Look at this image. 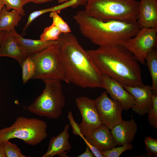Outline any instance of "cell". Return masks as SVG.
<instances>
[{
    "label": "cell",
    "mask_w": 157,
    "mask_h": 157,
    "mask_svg": "<svg viewBox=\"0 0 157 157\" xmlns=\"http://www.w3.org/2000/svg\"><path fill=\"white\" fill-rule=\"evenodd\" d=\"M58 41L64 81L83 88H103V75L76 36L71 33H62Z\"/></svg>",
    "instance_id": "obj_1"
},
{
    "label": "cell",
    "mask_w": 157,
    "mask_h": 157,
    "mask_svg": "<svg viewBox=\"0 0 157 157\" xmlns=\"http://www.w3.org/2000/svg\"><path fill=\"white\" fill-rule=\"evenodd\" d=\"M87 51L102 75L108 76L122 85H144L138 62L133 53L122 45L99 47Z\"/></svg>",
    "instance_id": "obj_2"
},
{
    "label": "cell",
    "mask_w": 157,
    "mask_h": 157,
    "mask_svg": "<svg viewBox=\"0 0 157 157\" xmlns=\"http://www.w3.org/2000/svg\"><path fill=\"white\" fill-rule=\"evenodd\" d=\"M74 19L81 34L99 47L122 45L135 36L140 29L137 22H104L88 15L84 10L77 11Z\"/></svg>",
    "instance_id": "obj_3"
},
{
    "label": "cell",
    "mask_w": 157,
    "mask_h": 157,
    "mask_svg": "<svg viewBox=\"0 0 157 157\" xmlns=\"http://www.w3.org/2000/svg\"><path fill=\"white\" fill-rule=\"evenodd\" d=\"M139 1L136 0H88L84 11L101 21L136 22Z\"/></svg>",
    "instance_id": "obj_4"
},
{
    "label": "cell",
    "mask_w": 157,
    "mask_h": 157,
    "mask_svg": "<svg viewBox=\"0 0 157 157\" xmlns=\"http://www.w3.org/2000/svg\"><path fill=\"white\" fill-rule=\"evenodd\" d=\"M45 86L41 94L27 108L30 113L52 119L58 118L61 115L65 101L61 83L56 79L42 80Z\"/></svg>",
    "instance_id": "obj_5"
},
{
    "label": "cell",
    "mask_w": 157,
    "mask_h": 157,
    "mask_svg": "<svg viewBox=\"0 0 157 157\" xmlns=\"http://www.w3.org/2000/svg\"><path fill=\"white\" fill-rule=\"evenodd\" d=\"M47 123L43 120L19 117L10 126L0 130V143L17 138L27 144L36 145L47 136Z\"/></svg>",
    "instance_id": "obj_6"
},
{
    "label": "cell",
    "mask_w": 157,
    "mask_h": 157,
    "mask_svg": "<svg viewBox=\"0 0 157 157\" xmlns=\"http://www.w3.org/2000/svg\"><path fill=\"white\" fill-rule=\"evenodd\" d=\"M31 57L35 69L32 79L65 81V72L60 58L58 43Z\"/></svg>",
    "instance_id": "obj_7"
},
{
    "label": "cell",
    "mask_w": 157,
    "mask_h": 157,
    "mask_svg": "<svg viewBox=\"0 0 157 157\" xmlns=\"http://www.w3.org/2000/svg\"><path fill=\"white\" fill-rule=\"evenodd\" d=\"M157 28H141L133 37L122 44L133 54L136 60L145 65L149 53L157 47Z\"/></svg>",
    "instance_id": "obj_8"
},
{
    "label": "cell",
    "mask_w": 157,
    "mask_h": 157,
    "mask_svg": "<svg viewBox=\"0 0 157 157\" xmlns=\"http://www.w3.org/2000/svg\"><path fill=\"white\" fill-rule=\"evenodd\" d=\"M94 101L103 124L111 130L123 122L122 104L109 98L106 91L103 92Z\"/></svg>",
    "instance_id": "obj_9"
},
{
    "label": "cell",
    "mask_w": 157,
    "mask_h": 157,
    "mask_svg": "<svg viewBox=\"0 0 157 157\" xmlns=\"http://www.w3.org/2000/svg\"><path fill=\"white\" fill-rule=\"evenodd\" d=\"M76 103L82 117L78 126L81 133L86 137L103 124L94 100L81 97L76 99Z\"/></svg>",
    "instance_id": "obj_10"
},
{
    "label": "cell",
    "mask_w": 157,
    "mask_h": 157,
    "mask_svg": "<svg viewBox=\"0 0 157 157\" xmlns=\"http://www.w3.org/2000/svg\"><path fill=\"white\" fill-rule=\"evenodd\" d=\"M122 85L135 99V104L132 108L133 111L140 116L147 114L152 106V86L147 85L142 87H131Z\"/></svg>",
    "instance_id": "obj_11"
},
{
    "label": "cell",
    "mask_w": 157,
    "mask_h": 157,
    "mask_svg": "<svg viewBox=\"0 0 157 157\" xmlns=\"http://www.w3.org/2000/svg\"><path fill=\"white\" fill-rule=\"evenodd\" d=\"M104 87L111 99L119 102L123 110H127L134 106L135 100L133 96L122 85L108 76L103 75Z\"/></svg>",
    "instance_id": "obj_12"
},
{
    "label": "cell",
    "mask_w": 157,
    "mask_h": 157,
    "mask_svg": "<svg viewBox=\"0 0 157 157\" xmlns=\"http://www.w3.org/2000/svg\"><path fill=\"white\" fill-rule=\"evenodd\" d=\"M136 22L140 28H157V0H140Z\"/></svg>",
    "instance_id": "obj_13"
},
{
    "label": "cell",
    "mask_w": 157,
    "mask_h": 157,
    "mask_svg": "<svg viewBox=\"0 0 157 157\" xmlns=\"http://www.w3.org/2000/svg\"><path fill=\"white\" fill-rule=\"evenodd\" d=\"M87 140L99 151H106L116 147V144L110 130L102 124L85 137Z\"/></svg>",
    "instance_id": "obj_14"
},
{
    "label": "cell",
    "mask_w": 157,
    "mask_h": 157,
    "mask_svg": "<svg viewBox=\"0 0 157 157\" xmlns=\"http://www.w3.org/2000/svg\"><path fill=\"white\" fill-rule=\"evenodd\" d=\"M138 126L132 117L129 120L124 121L111 130L116 145L121 146L131 144L137 131Z\"/></svg>",
    "instance_id": "obj_15"
},
{
    "label": "cell",
    "mask_w": 157,
    "mask_h": 157,
    "mask_svg": "<svg viewBox=\"0 0 157 157\" xmlns=\"http://www.w3.org/2000/svg\"><path fill=\"white\" fill-rule=\"evenodd\" d=\"M8 57L17 61L21 67L23 61L28 56L24 50L10 32H6L0 48V57Z\"/></svg>",
    "instance_id": "obj_16"
},
{
    "label": "cell",
    "mask_w": 157,
    "mask_h": 157,
    "mask_svg": "<svg viewBox=\"0 0 157 157\" xmlns=\"http://www.w3.org/2000/svg\"><path fill=\"white\" fill-rule=\"evenodd\" d=\"M70 126L66 125L63 131L56 136L51 138L47 152L42 157H53L64 152L69 151L72 148L69 141L70 134L68 131Z\"/></svg>",
    "instance_id": "obj_17"
},
{
    "label": "cell",
    "mask_w": 157,
    "mask_h": 157,
    "mask_svg": "<svg viewBox=\"0 0 157 157\" xmlns=\"http://www.w3.org/2000/svg\"><path fill=\"white\" fill-rule=\"evenodd\" d=\"M28 56L35 55L44 49L58 43V41L44 42L40 40L24 38L15 30L11 32Z\"/></svg>",
    "instance_id": "obj_18"
},
{
    "label": "cell",
    "mask_w": 157,
    "mask_h": 157,
    "mask_svg": "<svg viewBox=\"0 0 157 157\" xmlns=\"http://www.w3.org/2000/svg\"><path fill=\"white\" fill-rule=\"evenodd\" d=\"M88 0H69L60 5L39 10L34 11L30 14L23 28L22 33H24L32 22L39 16L47 13L56 11L59 13L61 10L69 7L75 8L80 5L85 6Z\"/></svg>",
    "instance_id": "obj_19"
},
{
    "label": "cell",
    "mask_w": 157,
    "mask_h": 157,
    "mask_svg": "<svg viewBox=\"0 0 157 157\" xmlns=\"http://www.w3.org/2000/svg\"><path fill=\"white\" fill-rule=\"evenodd\" d=\"M22 16L17 10L8 11L5 6L0 14V31L12 32L18 25Z\"/></svg>",
    "instance_id": "obj_20"
},
{
    "label": "cell",
    "mask_w": 157,
    "mask_h": 157,
    "mask_svg": "<svg viewBox=\"0 0 157 157\" xmlns=\"http://www.w3.org/2000/svg\"><path fill=\"white\" fill-rule=\"evenodd\" d=\"M146 60V65L152 78V94H157V47L148 53Z\"/></svg>",
    "instance_id": "obj_21"
},
{
    "label": "cell",
    "mask_w": 157,
    "mask_h": 157,
    "mask_svg": "<svg viewBox=\"0 0 157 157\" xmlns=\"http://www.w3.org/2000/svg\"><path fill=\"white\" fill-rule=\"evenodd\" d=\"M22 68V79L23 83L25 84L34 76L35 67L30 56H28L23 61Z\"/></svg>",
    "instance_id": "obj_22"
},
{
    "label": "cell",
    "mask_w": 157,
    "mask_h": 157,
    "mask_svg": "<svg viewBox=\"0 0 157 157\" xmlns=\"http://www.w3.org/2000/svg\"><path fill=\"white\" fill-rule=\"evenodd\" d=\"M60 30L53 24L46 27L40 37V40L44 41H58L61 33Z\"/></svg>",
    "instance_id": "obj_23"
},
{
    "label": "cell",
    "mask_w": 157,
    "mask_h": 157,
    "mask_svg": "<svg viewBox=\"0 0 157 157\" xmlns=\"http://www.w3.org/2000/svg\"><path fill=\"white\" fill-rule=\"evenodd\" d=\"M49 16L52 18V23L60 30L61 33H67L71 32V29L67 22L64 21L58 12L53 11L50 13Z\"/></svg>",
    "instance_id": "obj_24"
},
{
    "label": "cell",
    "mask_w": 157,
    "mask_h": 157,
    "mask_svg": "<svg viewBox=\"0 0 157 157\" xmlns=\"http://www.w3.org/2000/svg\"><path fill=\"white\" fill-rule=\"evenodd\" d=\"M152 106L149 109L147 114L148 120L150 125L157 129V94H152Z\"/></svg>",
    "instance_id": "obj_25"
},
{
    "label": "cell",
    "mask_w": 157,
    "mask_h": 157,
    "mask_svg": "<svg viewBox=\"0 0 157 157\" xmlns=\"http://www.w3.org/2000/svg\"><path fill=\"white\" fill-rule=\"evenodd\" d=\"M4 149L7 157H26L23 154L16 144L7 140L3 142Z\"/></svg>",
    "instance_id": "obj_26"
},
{
    "label": "cell",
    "mask_w": 157,
    "mask_h": 157,
    "mask_svg": "<svg viewBox=\"0 0 157 157\" xmlns=\"http://www.w3.org/2000/svg\"><path fill=\"white\" fill-rule=\"evenodd\" d=\"M133 149L131 144H124L121 147H115L110 150L101 151L104 157H119L125 151Z\"/></svg>",
    "instance_id": "obj_27"
},
{
    "label": "cell",
    "mask_w": 157,
    "mask_h": 157,
    "mask_svg": "<svg viewBox=\"0 0 157 157\" xmlns=\"http://www.w3.org/2000/svg\"><path fill=\"white\" fill-rule=\"evenodd\" d=\"M4 4L6 10H15L19 12L22 16L25 15L23 8L24 6L22 0H1Z\"/></svg>",
    "instance_id": "obj_28"
},
{
    "label": "cell",
    "mask_w": 157,
    "mask_h": 157,
    "mask_svg": "<svg viewBox=\"0 0 157 157\" xmlns=\"http://www.w3.org/2000/svg\"><path fill=\"white\" fill-rule=\"evenodd\" d=\"M147 155L149 157L157 156V140L149 137L144 139Z\"/></svg>",
    "instance_id": "obj_29"
},
{
    "label": "cell",
    "mask_w": 157,
    "mask_h": 157,
    "mask_svg": "<svg viewBox=\"0 0 157 157\" xmlns=\"http://www.w3.org/2000/svg\"><path fill=\"white\" fill-rule=\"evenodd\" d=\"M67 116L69 121V124L72 127V132L74 135H78L82 139L84 138L85 137L81 133L78 123L74 120L71 111L69 112Z\"/></svg>",
    "instance_id": "obj_30"
},
{
    "label": "cell",
    "mask_w": 157,
    "mask_h": 157,
    "mask_svg": "<svg viewBox=\"0 0 157 157\" xmlns=\"http://www.w3.org/2000/svg\"><path fill=\"white\" fill-rule=\"evenodd\" d=\"M83 140L85 142L86 145L89 147L92 152L94 154V156L96 157H104L101 152L99 151L96 147L88 142L86 139L85 137Z\"/></svg>",
    "instance_id": "obj_31"
},
{
    "label": "cell",
    "mask_w": 157,
    "mask_h": 157,
    "mask_svg": "<svg viewBox=\"0 0 157 157\" xmlns=\"http://www.w3.org/2000/svg\"><path fill=\"white\" fill-rule=\"evenodd\" d=\"M78 157H94V156L92 152L89 147L86 145L85 151L79 155Z\"/></svg>",
    "instance_id": "obj_32"
},
{
    "label": "cell",
    "mask_w": 157,
    "mask_h": 157,
    "mask_svg": "<svg viewBox=\"0 0 157 157\" xmlns=\"http://www.w3.org/2000/svg\"><path fill=\"white\" fill-rule=\"evenodd\" d=\"M0 157H7L4 149L3 143H0Z\"/></svg>",
    "instance_id": "obj_33"
},
{
    "label": "cell",
    "mask_w": 157,
    "mask_h": 157,
    "mask_svg": "<svg viewBox=\"0 0 157 157\" xmlns=\"http://www.w3.org/2000/svg\"><path fill=\"white\" fill-rule=\"evenodd\" d=\"M6 31H0V48L3 42Z\"/></svg>",
    "instance_id": "obj_34"
},
{
    "label": "cell",
    "mask_w": 157,
    "mask_h": 157,
    "mask_svg": "<svg viewBox=\"0 0 157 157\" xmlns=\"http://www.w3.org/2000/svg\"><path fill=\"white\" fill-rule=\"evenodd\" d=\"M54 0H37L34 3L36 4H40L51 1Z\"/></svg>",
    "instance_id": "obj_35"
},
{
    "label": "cell",
    "mask_w": 157,
    "mask_h": 157,
    "mask_svg": "<svg viewBox=\"0 0 157 157\" xmlns=\"http://www.w3.org/2000/svg\"><path fill=\"white\" fill-rule=\"evenodd\" d=\"M37 0H22L23 4L24 5L27 4L29 3L33 2L34 3Z\"/></svg>",
    "instance_id": "obj_36"
},
{
    "label": "cell",
    "mask_w": 157,
    "mask_h": 157,
    "mask_svg": "<svg viewBox=\"0 0 157 157\" xmlns=\"http://www.w3.org/2000/svg\"><path fill=\"white\" fill-rule=\"evenodd\" d=\"M5 5L1 0H0V14L2 11L3 8L5 6Z\"/></svg>",
    "instance_id": "obj_37"
},
{
    "label": "cell",
    "mask_w": 157,
    "mask_h": 157,
    "mask_svg": "<svg viewBox=\"0 0 157 157\" xmlns=\"http://www.w3.org/2000/svg\"><path fill=\"white\" fill-rule=\"evenodd\" d=\"M58 3L61 4L67 2L69 0H57Z\"/></svg>",
    "instance_id": "obj_38"
}]
</instances>
